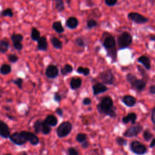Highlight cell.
I'll return each instance as SVG.
<instances>
[{
	"label": "cell",
	"mask_w": 155,
	"mask_h": 155,
	"mask_svg": "<svg viewBox=\"0 0 155 155\" xmlns=\"http://www.w3.org/2000/svg\"><path fill=\"white\" fill-rule=\"evenodd\" d=\"M116 141L117 142V144H118V145L119 146H126L127 145V141L126 139H124L121 137H118L116 139Z\"/></svg>",
	"instance_id": "obj_40"
},
{
	"label": "cell",
	"mask_w": 155,
	"mask_h": 155,
	"mask_svg": "<svg viewBox=\"0 0 155 155\" xmlns=\"http://www.w3.org/2000/svg\"><path fill=\"white\" fill-rule=\"evenodd\" d=\"M98 111L102 114H104L111 118H115L116 113L113 109V102L112 99L109 96L103 98L101 102L97 106Z\"/></svg>",
	"instance_id": "obj_1"
},
{
	"label": "cell",
	"mask_w": 155,
	"mask_h": 155,
	"mask_svg": "<svg viewBox=\"0 0 155 155\" xmlns=\"http://www.w3.org/2000/svg\"><path fill=\"white\" fill-rule=\"evenodd\" d=\"M13 43V46L14 47V48L20 51L23 50V44H21V42H15V43Z\"/></svg>",
	"instance_id": "obj_43"
},
{
	"label": "cell",
	"mask_w": 155,
	"mask_h": 155,
	"mask_svg": "<svg viewBox=\"0 0 155 155\" xmlns=\"http://www.w3.org/2000/svg\"><path fill=\"white\" fill-rule=\"evenodd\" d=\"M19 155H28V154H27V152H26V151H23V152H21V153H20Z\"/></svg>",
	"instance_id": "obj_53"
},
{
	"label": "cell",
	"mask_w": 155,
	"mask_h": 155,
	"mask_svg": "<svg viewBox=\"0 0 155 155\" xmlns=\"http://www.w3.org/2000/svg\"><path fill=\"white\" fill-rule=\"evenodd\" d=\"M99 78L103 83L106 84L111 85L115 81V78L112 73V71L110 69L102 71L99 74Z\"/></svg>",
	"instance_id": "obj_5"
},
{
	"label": "cell",
	"mask_w": 155,
	"mask_h": 155,
	"mask_svg": "<svg viewBox=\"0 0 155 155\" xmlns=\"http://www.w3.org/2000/svg\"><path fill=\"white\" fill-rule=\"evenodd\" d=\"M149 91L151 94H155V85L150 86L149 89Z\"/></svg>",
	"instance_id": "obj_50"
},
{
	"label": "cell",
	"mask_w": 155,
	"mask_h": 155,
	"mask_svg": "<svg viewBox=\"0 0 155 155\" xmlns=\"http://www.w3.org/2000/svg\"><path fill=\"white\" fill-rule=\"evenodd\" d=\"M142 130V126L141 125H136L131 127L126 130L124 135L127 138H131L138 136Z\"/></svg>",
	"instance_id": "obj_9"
},
{
	"label": "cell",
	"mask_w": 155,
	"mask_h": 155,
	"mask_svg": "<svg viewBox=\"0 0 155 155\" xmlns=\"http://www.w3.org/2000/svg\"><path fill=\"white\" fill-rule=\"evenodd\" d=\"M12 82L14 84H15L16 86H18V87L20 89L23 88V79L21 78H16L15 79L12 80Z\"/></svg>",
	"instance_id": "obj_35"
},
{
	"label": "cell",
	"mask_w": 155,
	"mask_h": 155,
	"mask_svg": "<svg viewBox=\"0 0 155 155\" xmlns=\"http://www.w3.org/2000/svg\"><path fill=\"white\" fill-rule=\"evenodd\" d=\"M130 148L131 151L136 154H144L147 151V147L140 142L137 141H133L131 142Z\"/></svg>",
	"instance_id": "obj_7"
},
{
	"label": "cell",
	"mask_w": 155,
	"mask_h": 155,
	"mask_svg": "<svg viewBox=\"0 0 155 155\" xmlns=\"http://www.w3.org/2000/svg\"><path fill=\"white\" fill-rule=\"evenodd\" d=\"M76 140L77 142L81 144V143H82L87 140V135H86L85 133H79L78 134L76 137Z\"/></svg>",
	"instance_id": "obj_34"
},
{
	"label": "cell",
	"mask_w": 155,
	"mask_h": 155,
	"mask_svg": "<svg viewBox=\"0 0 155 155\" xmlns=\"http://www.w3.org/2000/svg\"><path fill=\"white\" fill-rule=\"evenodd\" d=\"M12 71V67L9 64H3L0 68V73L3 75H7Z\"/></svg>",
	"instance_id": "obj_29"
},
{
	"label": "cell",
	"mask_w": 155,
	"mask_h": 155,
	"mask_svg": "<svg viewBox=\"0 0 155 155\" xmlns=\"http://www.w3.org/2000/svg\"><path fill=\"white\" fill-rule=\"evenodd\" d=\"M30 37L34 41H38V39L41 37V34L40 32L38 30V29L35 27H33L31 30V34H30Z\"/></svg>",
	"instance_id": "obj_26"
},
{
	"label": "cell",
	"mask_w": 155,
	"mask_h": 155,
	"mask_svg": "<svg viewBox=\"0 0 155 155\" xmlns=\"http://www.w3.org/2000/svg\"><path fill=\"white\" fill-rule=\"evenodd\" d=\"M4 155H12V154H9V153H7V154H5Z\"/></svg>",
	"instance_id": "obj_56"
},
{
	"label": "cell",
	"mask_w": 155,
	"mask_h": 155,
	"mask_svg": "<svg viewBox=\"0 0 155 155\" xmlns=\"http://www.w3.org/2000/svg\"><path fill=\"white\" fill-rule=\"evenodd\" d=\"M66 25L69 29L71 30H74L76 29L78 26L79 21L76 17L70 16L67 19L66 22Z\"/></svg>",
	"instance_id": "obj_15"
},
{
	"label": "cell",
	"mask_w": 155,
	"mask_h": 155,
	"mask_svg": "<svg viewBox=\"0 0 155 155\" xmlns=\"http://www.w3.org/2000/svg\"><path fill=\"white\" fill-rule=\"evenodd\" d=\"M149 1H150L152 4H153L154 3V2H155V0H149Z\"/></svg>",
	"instance_id": "obj_54"
},
{
	"label": "cell",
	"mask_w": 155,
	"mask_h": 155,
	"mask_svg": "<svg viewBox=\"0 0 155 155\" xmlns=\"http://www.w3.org/2000/svg\"><path fill=\"white\" fill-rule=\"evenodd\" d=\"M0 15H1V16H3V17L8 16L10 18H12L14 16V12L12 11V9L7 8L3 10V11H1V13H0Z\"/></svg>",
	"instance_id": "obj_31"
},
{
	"label": "cell",
	"mask_w": 155,
	"mask_h": 155,
	"mask_svg": "<svg viewBox=\"0 0 155 155\" xmlns=\"http://www.w3.org/2000/svg\"><path fill=\"white\" fill-rule=\"evenodd\" d=\"M10 140L16 146H22L26 143L27 140L21 132H15L9 137Z\"/></svg>",
	"instance_id": "obj_8"
},
{
	"label": "cell",
	"mask_w": 155,
	"mask_h": 155,
	"mask_svg": "<svg viewBox=\"0 0 155 155\" xmlns=\"http://www.w3.org/2000/svg\"><path fill=\"white\" fill-rule=\"evenodd\" d=\"M155 146V139H153L150 144V147L153 148Z\"/></svg>",
	"instance_id": "obj_51"
},
{
	"label": "cell",
	"mask_w": 155,
	"mask_h": 155,
	"mask_svg": "<svg viewBox=\"0 0 155 155\" xmlns=\"http://www.w3.org/2000/svg\"><path fill=\"white\" fill-rule=\"evenodd\" d=\"M136 79H137L135 75H133V74H129L127 75V79L128 82H130V83L131 85L133 84V82L136 81Z\"/></svg>",
	"instance_id": "obj_41"
},
{
	"label": "cell",
	"mask_w": 155,
	"mask_h": 155,
	"mask_svg": "<svg viewBox=\"0 0 155 155\" xmlns=\"http://www.w3.org/2000/svg\"><path fill=\"white\" fill-rule=\"evenodd\" d=\"M21 133L23 134L27 141H29L32 146H36L39 144V138L34 133L28 131H22Z\"/></svg>",
	"instance_id": "obj_10"
},
{
	"label": "cell",
	"mask_w": 155,
	"mask_h": 155,
	"mask_svg": "<svg viewBox=\"0 0 155 155\" xmlns=\"http://www.w3.org/2000/svg\"><path fill=\"white\" fill-rule=\"evenodd\" d=\"M136 119H137V116L135 113H129L127 116L123 118L122 122L124 124H127L129 122H131L133 124H134L136 121Z\"/></svg>",
	"instance_id": "obj_22"
},
{
	"label": "cell",
	"mask_w": 155,
	"mask_h": 155,
	"mask_svg": "<svg viewBox=\"0 0 155 155\" xmlns=\"http://www.w3.org/2000/svg\"><path fill=\"white\" fill-rule=\"evenodd\" d=\"M56 10L58 12H63L65 10L64 0H53Z\"/></svg>",
	"instance_id": "obj_24"
},
{
	"label": "cell",
	"mask_w": 155,
	"mask_h": 155,
	"mask_svg": "<svg viewBox=\"0 0 155 155\" xmlns=\"http://www.w3.org/2000/svg\"><path fill=\"white\" fill-rule=\"evenodd\" d=\"M91 103V100L89 98H86L82 101V104L85 106H89Z\"/></svg>",
	"instance_id": "obj_45"
},
{
	"label": "cell",
	"mask_w": 155,
	"mask_h": 155,
	"mask_svg": "<svg viewBox=\"0 0 155 155\" xmlns=\"http://www.w3.org/2000/svg\"><path fill=\"white\" fill-rule=\"evenodd\" d=\"M77 72L79 74H82L84 76H88L90 73V70L87 67H83L80 66L77 69Z\"/></svg>",
	"instance_id": "obj_32"
},
{
	"label": "cell",
	"mask_w": 155,
	"mask_h": 155,
	"mask_svg": "<svg viewBox=\"0 0 155 155\" xmlns=\"http://www.w3.org/2000/svg\"><path fill=\"white\" fill-rule=\"evenodd\" d=\"M54 101L55 102H59L61 101V99H62V97L60 95H59L58 93H55V95H54Z\"/></svg>",
	"instance_id": "obj_47"
},
{
	"label": "cell",
	"mask_w": 155,
	"mask_h": 155,
	"mask_svg": "<svg viewBox=\"0 0 155 155\" xmlns=\"http://www.w3.org/2000/svg\"><path fill=\"white\" fill-rule=\"evenodd\" d=\"M108 90V88L102 83H98L95 84L93 86V93H94V96H96L102 93H104Z\"/></svg>",
	"instance_id": "obj_13"
},
{
	"label": "cell",
	"mask_w": 155,
	"mask_h": 155,
	"mask_svg": "<svg viewBox=\"0 0 155 155\" xmlns=\"http://www.w3.org/2000/svg\"><path fill=\"white\" fill-rule=\"evenodd\" d=\"M105 4L109 7L115 6L118 2V0H104Z\"/></svg>",
	"instance_id": "obj_42"
},
{
	"label": "cell",
	"mask_w": 155,
	"mask_h": 155,
	"mask_svg": "<svg viewBox=\"0 0 155 155\" xmlns=\"http://www.w3.org/2000/svg\"><path fill=\"white\" fill-rule=\"evenodd\" d=\"M0 136L4 139L9 138L10 136L9 127L3 121H0Z\"/></svg>",
	"instance_id": "obj_12"
},
{
	"label": "cell",
	"mask_w": 155,
	"mask_h": 155,
	"mask_svg": "<svg viewBox=\"0 0 155 155\" xmlns=\"http://www.w3.org/2000/svg\"><path fill=\"white\" fill-rule=\"evenodd\" d=\"M59 75V69L55 65L50 64L47 66L46 70V75L50 79L56 78Z\"/></svg>",
	"instance_id": "obj_11"
},
{
	"label": "cell",
	"mask_w": 155,
	"mask_h": 155,
	"mask_svg": "<svg viewBox=\"0 0 155 155\" xmlns=\"http://www.w3.org/2000/svg\"><path fill=\"white\" fill-rule=\"evenodd\" d=\"M133 42V37L128 32H123L117 38V43L119 50L129 47Z\"/></svg>",
	"instance_id": "obj_3"
},
{
	"label": "cell",
	"mask_w": 155,
	"mask_h": 155,
	"mask_svg": "<svg viewBox=\"0 0 155 155\" xmlns=\"http://www.w3.org/2000/svg\"><path fill=\"white\" fill-rule=\"evenodd\" d=\"M151 121L153 123V124L155 125V107H154V109L152 110V113H151Z\"/></svg>",
	"instance_id": "obj_48"
},
{
	"label": "cell",
	"mask_w": 155,
	"mask_h": 155,
	"mask_svg": "<svg viewBox=\"0 0 155 155\" xmlns=\"http://www.w3.org/2000/svg\"><path fill=\"white\" fill-rule=\"evenodd\" d=\"M10 47L9 43L7 41L1 39L0 41V53L4 54L8 51Z\"/></svg>",
	"instance_id": "obj_25"
},
{
	"label": "cell",
	"mask_w": 155,
	"mask_h": 155,
	"mask_svg": "<svg viewBox=\"0 0 155 155\" xmlns=\"http://www.w3.org/2000/svg\"><path fill=\"white\" fill-rule=\"evenodd\" d=\"M12 43L15 42H22L24 39V36L21 34H13L10 36Z\"/></svg>",
	"instance_id": "obj_30"
},
{
	"label": "cell",
	"mask_w": 155,
	"mask_h": 155,
	"mask_svg": "<svg viewBox=\"0 0 155 155\" xmlns=\"http://www.w3.org/2000/svg\"><path fill=\"white\" fill-rule=\"evenodd\" d=\"M45 122L47 124V125H49L50 127H55L58 124V119L57 118L53 115H48L45 120H44Z\"/></svg>",
	"instance_id": "obj_18"
},
{
	"label": "cell",
	"mask_w": 155,
	"mask_h": 155,
	"mask_svg": "<svg viewBox=\"0 0 155 155\" xmlns=\"http://www.w3.org/2000/svg\"><path fill=\"white\" fill-rule=\"evenodd\" d=\"M138 62L142 64L147 70L151 69V61L150 59L146 55H142L138 58Z\"/></svg>",
	"instance_id": "obj_16"
},
{
	"label": "cell",
	"mask_w": 155,
	"mask_h": 155,
	"mask_svg": "<svg viewBox=\"0 0 155 155\" xmlns=\"http://www.w3.org/2000/svg\"><path fill=\"white\" fill-rule=\"evenodd\" d=\"M37 49L38 50L43 51H46L47 50L49 45L47 38L46 36H41L37 41Z\"/></svg>",
	"instance_id": "obj_14"
},
{
	"label": "cell",
	"mask_w": 155,
	"mask_h": 155,
	"mask_svg": "<svg viewBox=\"0 0 155 155\" xmlns=\"http://www.w3.org/2000/svg\"><path fill=\"white\" fill-rule=\"evenodd\" d=\"M82 84V79L79 78H73L70 82V87L72 90L78 89Z\"/></svg>",
	"instance_id": "obj_17"
},
{
	"label": "cell",
	"mask_w": 155,
	"mask_h": 155,
	"mask_svg": "<svg viewBox=\"0 0 155 155\" xmlns=\"http://www.w3.org/2000/svg\"><path fill=\"white\" fill-rule=\"evenodd\" d=\"M50 42L51 44H52V46L54 47V48L56 49L60 50L63 48V42L56 36L51 37Z\"/></svg>",
	"instance_id": "obj_20"
},
{
	"label": "cell",
	"mask_w": 155,
	"mask_h": 155,
	"mask_svg": "<svg viewBox=\"0 0 155 155\" xmlns=\"http://www.w3.org/2000/svg\"><path fill=\"white\" fill-rule=\"evenodd\" d=\"M69 155H79V153L77 150L74 147H69L67 151Z\"/></svg>",
	"instance_id": "obj_44"
},
{
	"label": "cell",
	"mask_w": 155,
	"mask_h": 155,
	"mask_svg": "<svg viewBox=\"0 0 155 155\" xmlns=\"http://www.w3.org/2000/svg\"><path fill=\"white\" fill-rule=\"evenodd\" d=\"M98 22L94 19H89L87 21V27L89 29H91L98 26Z\"/></svg>",
	"instance_id": "obj_33"
},
{
	"label": "cell",
	"mask_w": 155,
	"mask_h": 155,
	"mask_svg": "<svg viewBox=\"0 0 155 155\" xmlns=\"http://www.w3.org/2000/svg\"><path fill=\"white\" fill-rule=\"evenodd\" d=\"M55 112L56 114L58 115H59V116H63V114H64V111H63V110L61 109V108H57L55 110Z\"/></svg>",
	"instance_id": "obj_46"
},
{
	"label": "cell",
	"mask_w": 155,
	"mask_h": 155,
	"mask_svg": "<svg viewBox=\"0 0 155 155\" xmlns=\"http://www.w3.org/2000/svg\"><path fill=\"white\" fill-rule=\"evenodd\" d=\"M81 144H82V145H81L82 147L83 148V149H87L89 146V142L87 140L86 141L83 142L82 143H81Z\"/></svg>",
	"instance_id": "obj_49"
},
{
	"label": "cell",
	"mask_w": 155,
	"mask_h": 155,
	"mask_svg": "<svg viewBox=\"0 0 155 155\" xmlns=\"http://www.w3.org/2000/svg\"><path fill=\"white\" fill-rule=\"evenodd\" d=\"M30 1H31V0H30Z\"/></svg>",
	"instance_id": "obj_57"
},
{
	"label": "cell",
	"mask_w": 155,
	"mask_h": 155,
	"mask_svg": "<svg viewBox=\"0 0 155 155\" xmlns=\"http://www.w3.org/2000/svg\"><path fill=\"white\" fill-rule=\"evenodd\" d=\"M75 44L77 46H78L79 47H80L84 48L86 46V43H85L84 40L83 39H82V38H81V37L76 38L75 39Z\"/></svg>",
	"instance_id": "obj_36"
},
{
	"label": "cell",
	"mask_w": 155,
	"mask_h": 155,
	"mask_svg": "<svg viewBox=\"0 0 155 155\" xmlns=\"http://www.w3.org/2000/svg\"><path fill=\"white\" fill-rule=\"evenodd\" d=\"M8 60L11 63H15L18 61L19 58L17 55L15 54H10L8 55Z\"/></svg>",
	"instance_id": "obj_38"
},
{
	"label": "cell",
	"mask_w": 155,
	"mask_h": 155,
	"mask_svg": "<svg viewBox=\"0 0 155 155\" xmlns=\"http://www.w3.org/2000/svg\"><path fill=\"white\" fill-rule=\"evenodd\" d=\"M149 39L150 41H155V35H150L149 37Z\"/></svg>",
	"instance_id": "obj_52"
},
{
	"label": "cell",
	"mask_w": 155,
	"mask_h": 155,
	"mask_svg": "<svg viewBox=\"0 0 155 155\" xmlns=\"http://www.w3.org/2000/svg\"><path fill=\"white\" fill-rule=\"evenodd\" d=\"M123 102L124 103L125 105L128 107H133L135 105L136 102V99L130 95L125 96L123 98Z\"/></svg>",
	"instance_id": "obj_19"
},
{
	"label": "cell",
	"mask_w": 155,
	"mask_h": 155,
	"mask_svg": "<svg viewBox=\"0 0 155 155\" xmlns=\"http://www.w3.org/2000/svg\"><path fill=\"white\" fill-rule=\"evenodd\" d=\"M2 93H3V91L0 90V98L2 97Z\"/></svg>",
	"instance_id": "obj_55"
},
{
	"label": "cell",
	"mask_w": 155,
	"mask_h": 155,
	"mask_svg": "<svg viewBox=\"0 0 155 155\" xmlns=\"http://www.w3.org/2000/svg\"><path fill=\"white\" fill-rule=\"evenodd\" d=\"M43 122H44V121H42L41 119H38L35 122L34 127L35 131L36 134H38L40 132L42 131Z\"/></svg>",
	"instance_id": "obj_27"
},
{
	"label": "cell",
	"mask_w": 155,
	"mask_h": 155,
	"mask_svg": "<svg viewBox=\"0 0 155 155\" xmlns=\"http://www.w3.org/2000/svg\"><path fill=\"white\" fill-rule=\"evenodd\" d=\"M52 29L58 34H62L64 32V28L62 24L61 21H55L52 24Z\"/></svg>",
	"instance_id": "obj_23"
},
{
	"label": "cell",
	"mask_w": 155,
	"mask_h": 155,
	"mask_svg": "<svg viewBox=\"0 0 155 155\" xmlns=\"http://www.w3.org/2000/svg\"><path fill=\"white\" fill-rule=\"evenodd\" d=\"M128 18L138 24H142L149 21L148 18L137 12H130L128 14Z\"/></svg>",
	"instance_id": "obj_6"
},
{
	"label": "cell",
	"mask_w": 155,
	"mask_h": 155,
	"mask_svg": "<svg viewBox=\"0 0 155 155\" xmlns=\"http://www.w3.org/2000/svg\"><path fill=\"white\" fill-rule=\"evenodd\" d=\"M73 126L71 123L69 121L62 122L56 129L57 136L59 138H63L67 136L71 133Z\"/></svg>",
	"instance_id": "obj_4"
},
{
	"label": "cell",
	"mask_w": 155,
	"mask_h": 155,
	"mask_svg": "<svg viewBox=\"0 0 155 155\" xmlns=\"http://www.w3.org/2000/svg\"><path fill=\"white\" fill-rule=\"evenodd\" d=\"M132 86L139 91H142L146 86V82L142 80L136 79V81L133 82Z\"/></svg>",
	"instance_id": "obj_21"
},
{
	"label": "cell",
	"mask_w": 155,
	"mask_h": 155,
	"mask_svg": "<svg viewBox=\"0 0 155 155\" xmlns=\"http://www.w3.org/2000/svg\"><path fill=\"white\" fill-rule=\"evenodd\" d=\"M143 137L146 141H149L153 137V135L150 131H149L148 130H146L144 131Z\"/></svg>",
	"instance_id": "obj_39"
},
{
	"label": "cell",
	"mask_w": 155,
	"mask_h": 155,
	"mask_svg": "<svg viewBox=\"0 0 155 155\" xmlns=\"http://www.w3.org/2000/svg\"><path fill=\"white\" fill-rule=\"evenodd\" d=\"M73 70H74L73 67H72L70 64H67L64 66V67L61 69V73L63 75L66 76L68 74L71 73V72L73 71Z\"/></svg>",
	"instance_id": "obj_28"
},
{
	"label": "cell",
	"mask_w": 155,
	"mask_h": 155,
	"mask_svg": "<svg viewBox=\"0 0 155 155\" xmlns=\"http://www.w3.org/2000/svg\"><path fill=\"white\" fill-rule=\"evenodd\" d=\"M102 46L107 51V54L116 51V41L115 38L109 33H105L102 36Z\"/></svg>",
	"instance_id": "obj_2"
},
{
	"label": "cell",
	"mask_w": 155,
	"mask_h": 155,
	"mask_svg": "<svg viewBox=\"0 0 155 155\" xmlns=\"http://www.w3.org/2000/svg\"><path fill=\"white\" fill-rule=\"evenodd\" d=\"M51 131V129L50 127L47 125V124L45 122V121H44L43 122V129H42V132L43 134L44 135H49V134L50 133Z\"/></svg>",
	"instance_id": "obj_37"
}]
</instances>
